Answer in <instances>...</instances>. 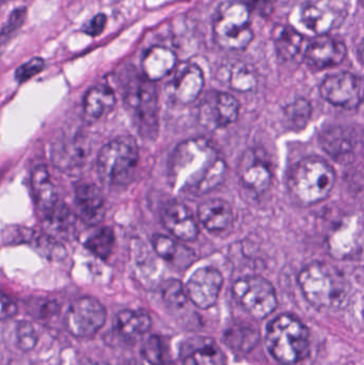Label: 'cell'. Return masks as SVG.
<instances>
[{
	"instance_id": "6da1fadb",
	"label": "cell",
	"mask_w": 364,
	"mask_h": 365,
	"mask_svg": "<svg viewBox=\"0 0 364 365\" xmlns=\"http://www.w3.org/2000/svg\"><path fill=\"white\" fill-rule=\"evenodd\" d=\"M227 164L211 141L188 139L180 143L169 160L171 186L184 195H202L222 184Z\"/></svg>"
},
{
	"instance_id": "7a4b0ae2",
	"label": "cell",
	"mask_w": 364,
	"mask_h": 365,
	"mask_svg": "<svg viewBox=\"0 0 364 365\" xmlns=\"http://www.w3.org/2000/svg\"><path fill=\"white\" fill-rule=\"evenodd\" d=\"M298 284L307 302L318 309L338 308L348 299L350 283L340 270L321 262L306 266Z\"/></svg>"
},
{
	"instance_id": "3957f363",
	"label": "cell",
	"mask_w": 364,
	"mask_h": 365,
	"mask_svg": "<svg viewBox=\"0 0 364 365\" xmlns=\"http://www.w3.org/2000/svg\"><path fill=\"white\" fill-rule=\"evenodd\" d=\"M336 184L335 169L318 156L299 160L288 175L291 195L303 205H313L324 201Z\"/></svg>"
},
{
	"instance_id": "277c9868",
	"label": "cell",
	"mask_w": 364,
	"mask_h": 365,
	"mask_svg": "<svg viewBox=\"0 0 364 365\" xmlns=\"http://www.w3.org/2000/svg\"><path fill=\"white\" fill-rule=\"evenodd\" d=\"M266 346L279 364H299L309 356V329L294 315H279L267 326Z\"/></svg>"
},
{
	"instance_id": "5b68a950",
	"label": "cell",
	"mask_w": 364,
	"mask_h": 365,
	"mask_svg": "<svg viewBox=\"0 0 364 365\" xmlns=\"http://www.w3.org/2000/svg\"><path fill=\"white\" fill-rule=\"evenodd\" d=\"M139 163V147L132 136L113 139L100 150L98 171L100 180L110 186H123L134 179Z\"/></svg>"
},
{
	"instance_id": "8992f818",
	"label": "cell",
	"mask_w": 364,
	"mask_h": 365,
	"mask_svg": "<svg viewBox=\"0 0 364 365\" xmlns=\"http://www.w3.org/2000/svg\"><path fill=\"white\" fill-rule=\"evenodd\" d=\"M250 12L243 1L230 0L220 4L214 21V38L226 51H244L254 38Z\"/></svg>"
},
{
	"instance_id": "52a82bcc",
	"label": "cell",
	"mask_w": 364,
	"mask_h": 365,
	"mask_svg": "<svg viewBox=\"0 0 364 365\" xmlns=\"http://www.w3.org/2000/svg\"><path fill=\"white\" fill-rule=\"evenodd\" d=\"M124 103L141 137L155 139L158 135V98L156 88L145 76H135L124 89Z\"/></svg>"
},
{
	"instance_id": "ba28073f",
	"label": "cell",
	"mask_w": 364,
	"mask_h": 365,
	"mask_svg": "<svg viewBox=\"0 0 364 365\" xmlns=\"http://www.w3.org/2000/svg\"><path fill=\"white\" fill-rule=\"evenodd\" d=\"M232 292L237 304L254 319H265L277 309L275 287L263 277L239 279L233 285Z\"/></svg>"
},
{
	"instance_id": "9c48e42d",
	"label": "cell",
	"mask_w": 364,
	"mask_h": 365,
	"mask_svg": "<svg viewBox=\"0 0 364 365\" xmlns=\"http://www.w3.org/2000/svg\"><path fill=\"white\" fill-rule=\"evenodd\" d=\"M350 0H305L301 21L310 31L323 36L339 28L348 19Z\"/></svg>"
},
{
	"instance_id": "30bf717a",
	"label": "cell",
	"mask_w": 364,
	"mask_h": 365,
	"mask_svg": "<svg viewBox=\"0 0 364 365\" xmlns=\"http://www.w3.org/2000/svg\"><path fill=\"white\" fill-rule=\"evenodd\" d=\"M105 307L95 298L83 297L68 307L64 317V325L68 334L76 338L94 336L106 323Z\"/></svg>"
},
{
	"instance_id": "8fae6325",
	"label": "cell",
	"mask_w": 364,
	"mask_h": 365,
	"mask_svg": "<svg viewBox=\"0 0 364 365\" xmlns=\"http://www.w3.org/2000/svg\"><path fill=\"white\" fill-rule=\"evenodd\" d=\"M320 93L329 104L345 109H356L363 98V81L358 75L340 72L328 75L321 83Z\"/></svg>"
},
{
	"instance_id": "7c38bea8",
	"label": "cell",
	"mask_w": 364,
	"mask_h": 365,
	"mask_svg": "<svg viewBox=\"0 0 364 365\" xmlns=\"http://www.w3.org/2000/svg\"><path fill=\"white\" fill-rule=\"evenodd\" d=\"M239 103L234 96L222 91H209L199 107V122L209 130L227 128L236 121Z\"/></svg>"
},
{
	"instance_id": "4fadbf2b",
	"label": "cell",
	"mask_w": 364,
	"mask_h": 365,
	"mask_svg": "<svg viewBox=\"0 0 364 365\" xmlns=\"http://www.w3.org/2000/svg\"><path fill=\"white\" fill-rule=\"evenodd\" d=\"M222 285L224 277L219 270L213 267L199 268L186 283V295L194 306L207 310L215 306Z\"/></svg>"
},
{
	"instance_id": "5bb4252c",
	"label": "cell",
	"mask_w": 364,
	"mask_h": 365,
	"mask_svg": "<svg viewBox=\"0 0 364 365\" xmlns=\"http://www.w3.org/2000/svg\"><path fill=\"white\" fill-rule=\"evenodd\" d=\"M346 55L348 48L343 42L323 34L314 38L306 47L305 61L311 68L325 70L341 64Z\"/></svg>"
},
{
	"instance_id": "9a60e30c",
	"label": "cell",
	"mask_w": 364,
	"mask_h": 365,
	"mask_svg": "<svg viewBox=\"0 0 364 365\" xmlns=\"http://www.w3.org/2000/svg\"><path fill=\"white\" fill-rule=\"evenodd\" d=\"M180 357L183 365H228L222 349L207 336H194L184 341Z\"/></svg>"
},
{
	"instance_id": "2e32d148",
	"label": "cell",
	"mask_w": 364,
	"mask_h": 365,
	"mask_svg": "<svg viewBox=\"0 0 364 365\" xmlns=\"http://www.w3.org/2000/svg\"><path fill=\"white\" fill-rule=\"evenodd\" d=\"M165 227L183 242H194L199 236V227L192 210L181 202L171 201L162 210Z\"/></svg>"
},
{
	"instance_id": "e0dca14e",
	"label": "cell",
	"mask_w": 364,
	"mask_h": 365,
	"mask_svg": "<svg viewBox=\"0 0 364 365\" xmlns=\"http://www.w3.org/2000/svg\"><path fill=\"white\" fill-rule=\"evenodd\" d=\"M204 76L196 64L186 63L179 66L171 83V94L177 103L188 105L194 103L202 93Z\"/></svg>"
},
{
	"instance_id": "ac0fdd59",
	"label": "cell",
	"mask_w": 364,
	"mask_h": 365,
	"mask_svg": "<svg viewBox=\"0 0 364 365\" xmlns=\"http://www.w3.org/2000/svg\"><path fill=\"white\" fill-rule=\"evenodd\" d=\"M320 143L328 155L340 162L353 158L358 145L356 133L344 126H333L321 133Z\"/></svg>"
},
{
	"instance_id": "d6986e66",
	"label": "cell",
	"mask_w": 364,
	"mask_h": 365,
	"mask_svg": "<svg viewBox=\"0 0 364 365\" xmlns=\"http://www.w3.org/2000/svg\"><path fill=\"white\" fill-rule=\"evenodd\" d=\"M239 175L244 186L254 192H265L271 186V168L252 150L246 152L241 158L239 166Z\"/></svg>"
},
{
	"instance_id": "ffe728a7",
	"label": "cell",
	"mask_w": 364,
	"mask_h": 365,
	"mask_svg": "<svg viewBox=\"0 0 364 365\" xmlns=\"http://www.w3.org/2000/svg\"><path fill=\"white\" fill-rule=\"evenodd\" d=\"M51 155L58 168L72 170L85 164L89 155V147L87 140L81 136L62 138L56 143Z\"/></svg>"
},
{
	"instance_id": "44dd1931",
	"label": "cell",
	"mask_w": 364,
	"mask_h": 365,
	"mask_svg": "<svg viewBox=\"0 0 364 365\" xmlns=\"http://www.w3.org/2000/svg\"><path fill=\"white\" fill-rule=\"evenodd\" d=\"M75 202L79 217L85 225H98L104 218V197L95 185H79L75 192Z\"/></svg>"
},
{
	"instance_id": "7402d4cb",
	"label": "cell",
	"mask_w": 364,
	"mask_h": 365,
	"mask_svg": "<svg viewBox=\"0 0 364 365\" xmlns=\"http://www.w3.org/2000/svg\"><path fill=\"white\" fill-rule=\"evenodd\" d=\"M177 58L168 47L152 46L145 51L141 61L143 76L152 83L168 76L177 68Z\"/></svg>"
},
{
	"instance_id": "603a6c76",
	"label": "cell",
	"mask_w": 364,
	"mask_h": 365,
	"mask_svg": "<svg viewBox=\"0 0 364 365\" xmlns=\"http://www.w3.org/2000/svg\"><path fill=\"white\" fill-rule=\"evenodd\" d=\"M198 218L205 229L218 233L226 231L232 225L234 215L228 202L222 199H211L200 204Z\"/></svg>"
},
{
	"instance_id": "cb8c5ba5",
	"label": "cell",
	"mask_w": 364,
	"mask_h": 365,
	"mask_svg": "<svg viewBox=\"0 0 364 365\" xmlns=\"http://www.w3.org/2000/svg\"><path fill=\"white\" fill-rule=\"evenodd\" d=\"M31 185L36 205L42 212L43 216H47L59 204V201L46 167L38 165L33 169Z\"/></svg>"
},
{
	"instance_id": "d4e9b609",
	"label": "cell",
	"mask_w": 364,
	"mask_h": 365,
	"mask_svg": "<svg viewBox=\"0 0 364 365\" xmlns=\"http://www.w3.org/2000/svg\"><path fill=\"white\" fill-rule=\"evenodd\" d=\"M273 40L278 58L284 61L295 59L305 44V36L290 25L276 26Z\"/></svg>"
},
{
	"instance_id": "484cf974",
	"label": "cell",
	"mask_w": 364,
	"mask_h": 365,
	"mask_svg": "<svg viewBox=\"0 0 364 365\" xmlns=\"http://www.w3.org/2000/svg\"><path fill=\"white\" fill-rule=\"evenodd\" d=\"M113 90L107 85H98L85 94L83 108L85 115L92 120H98L108 115L115 106Z\"/></svg>"
},
{
	"instance_id": "4316f807",
	"label": "cell",
	"mask_w": 364,
	"mask_h": 365,
	"mask_svg": "<svg viewBox=\"0 0 364 365\" xmlns=\"http://www.w3.org/2000/svg\"><path fill=\"white\" fill-rule=\"evenodd\" d=\"M151 327V317L143 311L123 310L117 315L118 332L126 340L141 338Z\"/></svg>"
},
{
	"instance_id": "83f0119b",
	"label": "cell",
	"mask_w": 364,
	"mask_h": 365,
	"mask_svg": "<svg viewBox=\"0 0 364 365\" xmlns=\"http://www.w3.org/2000/svg\"><path fill=\"white\" fill-rule=\"evenodd\" d=\"M224 338H226L227 345H229L231 349L247 353L258 344L259 340H260V334H259L258 329L252 326L239 323L227 330Z\"/></svg>"
},
{
	"instance_id": "f1b7e54d",
	"label": "cell",
	"mask_w": 364,
	"mask_h": 365,
	"mask_svg": "<svg viewBox=\"0 0 364 365\" xmlns=\"http://www.w3.org/2000/svg\"><path fill=\"white\" fill-rule=\"evenodd\" d=\"M312 113L313 109L311 103L303 98H297L284 108V119L288 128L296 132H301L307 128L311 120Z\"/></svg>"
},
{
	"instance_id": "f546056e",
	"label": "cell",
	"mask_w": 364,
	"mask_h": 365,
	"mask_svg": "<svg viewBox=\"0 0 364 365\" xmlns=\"http://www.w3.org/2000/svg\"><path fill=\"white\" fill-rule=\"evenodd\" d=\"M360 229V225H357V222L353 223L352 225H348L346 223L335 232L333 237L329 240L331 252L335 255V257H340V259L350 257L348 246H346V240L357 250L358 245L360 246V242H357V235H361L360 233L358 234V230Z\"/></svg>"
},
{
	"instance_id": "4dcf8cb0",
	"label": "cell",
	"mask_w": 364,
	"mask_h": 365,
	"mask_svg": "<svg viewBox=\"0 0 364 365\" xmlns=\"http://www.w3.org/2000/svg\"><path fill=\"white\" fill-rule=\"evenodd\" d=\"M141 355L152 365H166L170 362L168 341L160 336H151L143 343Z\"/></svg>"
},
{
	"instance_id": "1f68e13d",
	"label": "cell",
	"mask_w": 364,
	"mask_h": 365,
	"mask_svg": "<svg viewBox=\"0 0 364 365\" xmlns=\"http://www.w3.org/2000/svg\"><path fill=\"white\" fill-rule=\"evenodd\" d=\"M226 79L229 87L239 92L251 91L258 83V79H256L254 70L243 63H237L231 66Z\"/></svg>"
},
{
	"instance_id": "d6a6232c",
	"label": "cell",
	"mask_w": 364,
	"mask_h": 365,
	"mask_svg": "<svg viewBox=\"0 0 364 365\" xmlns=\"http://www.w3.org/2000/svg\"><path fill=\"white\" fill-rule=\"evenodd\" d=\"M115 246V233L108 227H100L85 242L88 250L100 259H107L113 253Z\"/></svg>"
},
{
	"instance_id": "836d02e7",
	"label": "cell",
	"mask_w": 364,
	"mask_h": 365,
	"mask_svg": "<svg viewBox=\"0 0 364 365\" xmlns=\"http://www.w3.org/2000/svg\"><path fill=\"white\" fill-rule=\"evenodd\" d=\"M44 218L47 223L51 225V229L53 232L61 234L68 233L71 231L73 220H74L71 210L60 202Z\"/></svg>"
},
{
	"instance_id": "e575fe53",
	"label": "cell",
	"mask_w": 364,
	"mask_h": 365,
	"mask_svg": "<svg viewBox=\"0 0 364 365\" xmlns=\"http://www.w3.org/2000/svg\"><path fill=\"white\" fill-rule=\"evenodd\" d=\"M162 297L167 306L173 309H183L187 304L188 297L186 295L185 287L180 281H167L162 287Z\"/></svg>"
},
{
	"instance_id": "d590c367",
	"label": "cell",
	"mask_w": 364,
	"mask_h": 365,
	"mask_svg": "<svg viewBox=\"0 0 364 365\" xmlns=\"http://www.w3.org/2000/svg\"><path fill=\"white\" fill-rule=\"evenodd\" d=\"M27 17V10L25 8L16 9L11 13L4 28L0 30V51L8 44L9 41L16 34V32L21 29L23 24L25 23Z\"/></svg>"
},
{
	"instance_id": "8d00e7d4",
	"label": "cell",
	"mask_w": 364,
	"mask_h": 365,
	"mask_svg": "<svg viewBox=\"0 0 364 365\" xmlns=\"http://www.w3.org/2000/svg\"><path fill=\"white\" fill-rule=\"evenodd\" d=\"M152 246L157 255L168 262H175L177 259L181 248L172 238L162 234H155L152 237Z\"/></svg>"
},
{
	"instance_id": "74e56055",
	"label": "cell",
	"mask_w": 364,
	"mask_h": 365,
	"mask_svg": "<svg viewBox=\"0 0 364 365\" xmlns=\"http://www.w3.org/2000/svg\"><path fill=\"white\" fill-rule=\"evenodd\" d=\"M38 334L29 322H21L16 328V343L21 351H30L36 346Z\"/></svg>"
},
{
	"instance_id": "f35d334b",
	"label": "cell",
	"mask_w": 364,
	"mask_h": 365,
	"mask_svg": "<svg viewBox=\"0 0 364 365\" xmlns=\"http://www.w3.org/2000/svg\"><path fill=\"white\" fill-rule=\"evenodd\" d=\"M44 60L41 58H32L23 66H19L15 73V78L19 83H25L32 77L38 75L44 68Z\"/></svg>"
},
{
	"instance_id": "ab89813d",
	"label": "cell",
	"mask_w": 364,
	"mask_h": 365,
	"mask_svg": "<svg viewBox=\"0 0 364 365\" xmlns=\"http://www.w3.org/2000/svg\"><path fill=\"white\" fill-rule=\"evenodd\" d=\"M250 12L256 13L261 17H269L275 10L273 0H247L246 2Z\"/></svg>"
},
{
	"instance_id": "60d3db41",
	"label": "cell",
	"mask_w": 364,
	"mask_h": 365,
	"mask_svg": "<svg viewBox=\"0 0 364 365\" xmlns=\"http://www.w3.org/2000/svg\"><path fill=\"white\" fill-rule=\"evenodd\" d=\"M17 310L19 308H17L16 302L10 296L0 292V322L14 317Z\"/></svg>"
},
{
	"instance_id": "b9f144b4",
	"label": "cell",
	"mask_w": 364,
	"mask_h": 365,
	"mask_svg": "<svg viewBox=\"0 0 364 365\" xmlns=\"http://www.w3.org/2000/svg\"><path fill=\"white\" fill-rule=\"evenodd\" d=\"M107 24L106 15L100 13V14L95 15L87 25L83 28V31L89 36H100L103 31H104L105 26Z\"/></svg>"
},
{
	"instance_id": "7bdbcfd3",
	"label": "cell",
	"mask_w": 364,
	"mask_h": 365,
	"mask_svg": "<svg viewBox=\"0 0 364 365\" xmlns=\"http://www.w3.org/2000/svg\"><path fill=\"white\" fill-rule=\"evenodd\" d=\"M4 1H6V0H0V4H1V2H4Z\"/></svg>"
},
{
	"instance_id": "ee69618b",
	"label": "cell",
	"mask_w": 364,
	"mask_h": 365,
	"mask_svg": "<svg viewBox=\"0 0 364 365\" xmlns=\"http://www.w3.org/2000/svg\"><path fill=\"white\" fill-rule=\"evenodd\" d=\"M274 4H275L276 1H278V0H273Z\"/></svg>"
},
{
	"instance_id": "f6af8a7d",
	"label": "cell",
	"mask_w": 364,
	"mask_h": 365,
	"mask_svg": "<svg viewBox=\"0 0 364 365\" xmlns=\"http://www.w3.org/2000/svg\"><path fill=\"white\" fill-rule=\"evenodd\" d=\"M109 1H110V2L113 1H113H115V0H109Z\"/></svg>"
}]
</instances>
